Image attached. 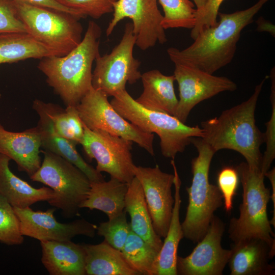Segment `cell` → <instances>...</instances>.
Wrapping results in <instances>:
<instances>
[{
    "label": "cell",
    "instance_id": "484cf974",
    "mask_svg": "<svg viewBox=\"0 0 275 275\" xmlns=\"http://www.w3.org/2000/svg\"><path fill=\"white\" fill-rule=\"evenodd\" d=\"M127 189L128 183L112 177L107 181L91 182L81 208L97 209L105 213L108 219L112 218L124 210Z\"/></svg>",
    "mask_w": 275,
    "mask_h": 275
},
{
    "label": "cell",
    "instance_id": "5bb4252c",
    "mask_svg": "<svg viewBox=\"0 0 275 275\" xmlns=\"http://www.w3.org/2000/svg\"><path fill=\"white\" fill-rule=\"evenodd\" d=\"M225 224L214 215L203 237L191 253L177 257L176 268L180 275H222L228 264L231 250L221 245Z\"/></svg>",
    "mask_w": 275,
    "mask_h": 275
},
{
    "label": "cell",
    "instance_id": "d4e9b609",
    "mask_svg": "<svg viewBox=\"0 0 275 275\" xmlns=\"http://www.w3.org/2000/svg\"><path fill=\"white\" fill-rule=\"evenodd\" d=\"M88 275H140L127 261L121 251L104 240L96 244L83 243Z\"/></svg>",
    "mask_w": 275,
    "mask_h": 275
},
{
    "label": "cell",
    "instance_id": "f546056e",
    "mask_svg": "<svg viewBox=\"0 0 275 275\" xmlns=\"http://www.w3.org/2000/svg\"><path fill=\"white\" fill-rule=\"evenodd\" d=\"M164 15L161 25L164 30L173 28L192 29L196 22V8L190 0H157Z\"/></svg>",
    "mask_w": 275,
    "mask_h": 275
},
{
    "label": "cell",
    "instance_id": "ffe728a7",
    "mask_svg": "<svg viewBox=\"0 0 275 275\" xmlns=\"http://www.w3.org/2000/svg\"><path fill=\"white\" fill-rule=\"evenodd\" d=\"M41 262L50 275H86L83 244L69 241H41Z\"/></svg>",
    "mask_w": 275,
    "mask_h": 275
},
{
    "label": "cell",
    "instance_id": "4316f807",
    "mask_svg": "<svg viewBox=\"0 0 275 275\" xmlns=\"http://www.w3.org/2000/svg\"><path fill=\"white\" fill-rule=\"evenodd\" d=\"M56 56L28 33L0 34V65Z\"/></svg>",
    "mask_w": 275,
    "mask_h": 275
},
{
    "label": "cell",
    "instance_id": "4dcf8cb0",
    "mask_svg": "<svg viewBox=\"0 0 275 275\" xmlns=\"http://www.w3.org/2000/svg\"><path fill=\"white\" fill-rule=\"evenodd\" d=\"M23 240L14 207L0 194V241L12 245L21 244Z\"/></svg>",
    "mask_w": 275,
    "mask_h": 275
},
{
    "label": "cell",
    "instance_id": "d6a6232c",
    "mask_svg": "<svg viewBox=\"0 0 275 275\" xmlns=\"http://www.w3.org/2000/svg\"><path fill=\"white\" fill-rule=\"evenodd\" d=\"M271 81L270 100L271 104V114L270 119L265 123L266 130L264 133V142L266 150L262 155L261 172L264 174L269 170L275 158V73L271 72Z\"/></svg>",
    "mask_w": 275,
    "mask_h": 275
},
{
    "label": "cell",
    "instance_id": "ab89813d",
    "mask_svg": "<svg viewBox=\"0 0 275 275\" xmlns=\"http://www.w3.org/2000/svg\"><path fill=\"white\" fill-rule=\"evenodd\" d=\"M197 11L201 10L206 4L207 0H193Z\"/></svg>",
    "mask_w": 275,
    "mask_h": 275
},
{
    "label": "cell",
    "instance_id": "52a82bcc",
    "mask_svg": "<svg viewBox=\"0 0 275 275\" xmlns=\"http://www.w3.org/2000/svg\"><path fill=\"white\" fill-rule=\"evenodd\" d=\"M44 155L39 168L31 179L50 188L52 198L47 202L60 209L65 218L79 215L81 205L86 199L90 181L77 167L62 157L50 152L41 151Z\"/></svg>",
    "mask_w": 275,
    "mask_h": 275
},
{
    "label": "cell",
    "instance_id": "ba28073f",
    "mask_svg": "<svg viewBox=\"0 0 275 275\" xmlns=\"http://www.w3.org/2000/svg\"><path fill=\"white\" fill-rule=\"evenodd\" d=\"M14 3L28 33L56 56L67 54L81 41L82 26L78 17L50 9Z\"/></svg>",
    "mask_w": 275,
    "mask_h": 275
},
{
    "label": "cell",
    "instance_id": "4fadbf2b",
    "mask_svg": "<svg viewBox=\"0 0 275 275\" xmlns=\"http://www.w3.org/2000/svg\"><path fill=\"white\" fill-rule=\"evenodd\" d=\"M174 65L173 75L178 85L179 99L174 116L184 123L200 102L221 92L237 89L236 84L225 76L213 75L184 64Z\"/></svg>",
    "mask_w": 275,
    "mask_h": 275
},
{
    "label": "cell",
    "instance_id": "9c48e42d",
    "mask_svg": "<svg viewBox=\"0 0 275 275\" xmlns=\"http://www.w3.org/2000/svg\"><path fill=\"white\" fill-rule=\"evenodd\" d=\"M135 37L131 22H127L120 42L109 53L95 59L92 72V87L108 96H114L126 89L127 83L135 84L141 79V62L133 56Z\"/></svg>",
    "mask_w": 275,
    "mask_h": 275
},
{
    "label": "cell",
    "instance_id": "f35d334b",
    "mask_svg": "<svg viewBox=\"0 0 275 275\" xmlns=\"http://www.w3.org/2000/svg\"><path fill=\"white\" fill-rule=\"evenodd\" d=\"M257 23L258 24V31L268 32L272 36H274V26L271 22L266 20L262 17H260L257 21Z\"/></svg>",
    "mask_w": 275,
    "mask_h": 275
},
{
    "label": "cell",
    "instance_id": "3957f363",
    "mask_svg": "<svg viewBox=\"0 0 275 275\" xmlns=\"http://www.w3.org/2000/svg\"><path fill=\"white\" fill-rule=\"evenodd\" d=\"M101 33L100 26L90 21L81 41L72 51L40 59L38 68L66 106H77L92 88V66L100 54Z\"/></svg>",
    "mask_w": 275,
    "mask_h": 275
},
{
    "label": "cell",
    "instance_id": "6da1fadb",
    "mask_svg": "<svg viewBox=\"0 0 275 275\" xmlns=\"http://www.w3.org/2000/svg\"><path fill=\"white\" fill-rule=\"evenodd\" d=\"M269 0H258L250 8L231 13H219L216 25L206 29L186 48L170 47L167 53L172 62L197 68L210 74L233 60L242 30Z\"/></svg>",
    "mask_w": 275,
    "mask_h": 275
},
{
    "label": "cell",
    "instance_id": "7402d4cb",
    "mask_svg": "<svg viewBox=\"0 0 275 275\" xmlns=\"http://www.w3.org/2000/svg\"><path fill=\"white\" fill-rule=\"evenodd\" d=\"M171 164L173 167L174 175V204L167 233L156 262L154 275L177 274L176 268L177 251L180 241L184 237L180 222L181 181L174 159L171 160Z\"/></svg>",
    "mask_w": 275,
    "mask_h": 275
},
{
    "label": "cell",
    "instance_id": "ac0fdd59",
    "mask_svg": "<svg viewBox=\"0 0 275 275\" xmlns=\"http://www.w3.org/2000/svg\"><path fill=\"white\" fill-rule=\"evenodd\" d=\"M33 108L39 116L36 127L40 136L41 148L62 157L74 164L87 176L90 182L104 181L101 173L88 163L77 152L76 144L56 132L51 120L36 100L33 101Z\"/></svg>",
    "mask_w": 275,
    "mask_h": 275
},
{
    "label": "cell",
    "instance_id": "7a4b0ae2",
    "mask_svg": "<svg viewBox=\"0 0 275 275\" xmlns=\"http://www.w3.org/2000/svg\"><path fill=\"white\" fill-rule=\"evenodd\" d=\"M265 77L245 101L223 111L221 115L201 123V138L216 153L223 149L235 151L245 159L250 168L261 171V145L264 133L258 128L255 112Z\"/></svg>",
    "mask_w": 275,
    "mask_h": 275
},
{
    "label": "cell",
    "instance_id": "74e56055",
    "mask_svg": "<svg viewBox=\"0 0 275 275\" xmlns=\"http://www.w3.org/2000/svg\"><path fill=\"white\" fill-rule=\"evenodd\" d=\"M30 5L50 9L73 15L78 18H84L77 11L59 3L57 0H13Z\"/></svg>",
    "mask_w": 275,
    "mask_h": 275
},
{
    "label": "cell",
    "instance_id": "8992f818",
    "mask_svg": "<svg viewBox=\"0 0 275 275\" xmlns=\"http://www.w3.org/2000/svg\"><path fill=\"white\" fill-rule=\"evenodd\" d=\"M110 103L122 117L142 131L157 134L161 153L166 158L174 159L191 143L193 138L203 136L199 126H190L173 115L145 108L126 89L113 96Z\"/></svg>",
    "mask_w": 275,
    "mask_h": 275
},
{
    "label": "cell",
    "instance_id": "d6986e66",
    "mask_svg": "<svg viewBox=\"0 0 275 275\" xmlns=\"http://www.w3.org/2000/svg\"><path fill=\"white\" fill-rule=\"evenodd\" d=\"M234 243L228 262L231 275L275 274L274 266L269 263L270 249L266 242L250 238Z\"/></svg>",
    "mask_w": 275,
    "mask_h": 275
},
{
    "label": "cell",
    "instance_id": "5b68a950",
    "mask_svg": "<svg viewBox=\"0 0 275 275\" xmlns=\"http://www.w3.org/2000/svg\"><path fill=\"white\" fill-rule=\"evenodd\" d=\"M236 169L242 186V202L239 217L230 220L229 237L234 242L250 238L263 240L269 246L272 258L275 239L267 213L271 194L264 182L265 176L261 171L250 168L246 162H241Z\"/></svg>",
    "mask_w": 275,
    "mask_h": 275
},
{
    "label": "cell",
    "instance_id": "8fae6325",
    "mask_svg": "<svg viewBox=\"0 0 275 275\" xmlns=\"http://www.w3.org/2000/svg\"><path fill=\"white\" fill-rule=\"evenodd\" d=\"M80 143L89 159H95L96 170L129 183L134 177L131 150L133 142L102 130H92L83 124Z\"/></svg>",
    "mask_w": 275,
    "mask_h": 275
},
{
    "label": "cell",
    "instance_id": "9a60e30c",
    "mask_svg": "<svg viewBox=\"0 0 275 275\" xmlns=\"http://www.w3.org/2000/svg\"><path fill=\"white\" fill-rule=\"evenodd\" d=\"M133 171L142 185L154 230L164 238L174 204L172 194L174 175L162 172L157 165L153 168L134 165Z\"/></svg>",
    "mask_w": 275,
    "mask_h": 275
},
{
    "label": "cell",
    "instance_id": "1f68e13d",
    "mask_svg": "<svg viewBox=\"0 0 275 275\" xmlns=\"http://www.w3.org/2000/svg\"><path fill=\"white\" fill-rule=\"evenodd\" d=\"M131 228L125 210L116 216L97 226L98 235L103 237L113 248L121 251L130 232Z\"/></svg>",
    "mask_w": 275,
    "mask_h": 275
},
{
    "label": "cell",
    "instance_id": "8d00e7d4",
    "mask_svg": "<svg viewBox=\"0 0 275 275\" xmlns=\"http://www.w3.org/2000/svg\"><path fill=\"white\" fill-rule=\"evenodd\" d=\"M224 1L207 0L201 10H196L195 24L190 34L193 40L203 30L216 24L219 8Z\"/></svg>",
    "mask_w": 275,
    "mask_h": 275
},
{
    "label": "cell",
    "instance_id": "836d02e7",
    "mask_svg": "<svg viewBox=\"0 0 275 275\" xmlns=\"http://www.w3.org/2000/svg\"><path fill=\"white\" fill-rule=\"evenodd\" d=\"M61 4L78 12L84 18L99 19L113 12L117 0H57Z\"/></svg>",
    "mask_w": 275,
    "mask_h": 275
},
{
    "label": "cell",
    "instance_id": "7c38bea8",
    "mask_svg": "<svg viewBox=\"0 0 275 275\" xmlns=\"http://www.w3.org/2000/svg\"><path fill=\"white\" fill-rule=\"evenodd\" d=\"M113 18L106 30L109 36L121 21L126 18L132 20L135 45L145 50L167 41L161 25L163 15L158 9L157 0H117L114 6Z\"/></svg>",
    "mask_w": 275,
    "mask_h": 275
},
{
    "label": "cell",
    "instance_id": "603a6c76",
    "mask_svg": "<svg viewBox=\"0 0 275 275\" xmlns=\"http://www.w3.org/2000/svg\"><path fill=\"white\" fill-rule=\"evenodd\" d=\"M10 160L0 154V194L13 207H30L36 202L52 198L53 192L50 188H35L13 174L9 168Z\"/></svg>",
    "mask_w": 275,
    "mask_h": 275
},
{
    "label": "cell",
    "instance_id": "30bf717a",
    "mask_svg": "<svg viewBox=\"0 0 275 275\" xmlns=\"http://www.w3.org/2000/svg\"><path fill=\"white\" fill-rule=\"evenodd\" d=\"M108 96L93 87L76 106L82 124L92 130H102L132 142L153 156L154 134L144 132L122 117L113 107Z\"/></svg>",
    "mask_w": 275,
    "mask_h": 275
},
{
    "label": "cell",
    "instance_id": "cb8c5ba5",
    "mask_svg": "<svg viewBox=\"0 0 275 275\" xmlns=\"http://www.w3.org/2000/svg\"><path fill=\"white\" fill-rule=\"evenodd\" d=\"M124 210L130 217L131 230L159 252L163 241L154 230L142 185L135 176L128 184Z\"/></svg>",
    "mask_w": 275,
    "mask_h": 275
},
{
    "label": "cell",
    "instance_id": "e575fe53",
    "mask_svg": "<svg viewBox=\"0 0 275 275\" xmlns=\"http://www.w3.org/2000/svg\"><path fill=\"white\" fill-rule=\"evenodd\" d=\"M239 175L236 168L225 167L219 172L217 187L224 201L225 209L227 212L233 208V201L239 183Z\"/></svg>",
    "mask_w": 275,
    "mask_h": 275
},
{
    "label": "cell",
    "instance_id": "d590c367",
    "mask_svg": "<svg viewBox=\"0 0 275 275\" xmlns=\"http://www.w3.org/2000/svg\"><path fill=\"white\" fill-rule=\"evenodd\" d=\"M28 33L13 0H0V34Z\"/></svg>",
    "mask_w": 275,
    "mask_h": 275
},
{
    "label": "cell",
    "instance_id": "f1b7e54d",
    "mask_svg": "<svg viewBox=\"0 0 275 275\" xmlns=\"http://www.w3.org/2000/svg\"><path fill=\"white\" fill-rule=\"evenodd\" d=\"M121 252L130 266L140 275H154L159 252L131 230Z\"/></svg>",
    "mask_w": 275,
    "mask_h": 275
},
{
    "label": "cell",
    "instance_id": "277c9868",
    "mask_svg": "<svg viewBox=\"0 0 275 275\" xmlns=\"http://www.w3.org/2000/svg\"><path fill=\"white\" fill-rule=\"evenodd\" d=\"M198 156L191 161V184L186 189L188 204L181 224L184 237L198 242L206 233L214 212L223 205V197L217 186L211 184L209 172L215 152L201 138H193Z\"/></svg>",
    "mask_w": 275,
    "mask_h": 275
},
{
    "label": "cell",
    "instance_id": "44dd1931",
    "mask_svg": "<svg viewBox=\"0 0 275 275\" xmlns=\"http://www.w3.org/2000/svg\"><path fill=\"white\" fill-rule=\"evenodd\" d=\"M141 79L143 91L135 99L136 102L148 109L174 116L178 102L174 90V75H166L153 69L142 74Z\"/></svg>",
    "mask_w": 275,
    "mask_h": 275
},
{
    "label": "cell",
    "instance_id": "83f0119b",
    "mask_svg": "<svg viewBox=\"0 0 275 275\" xmlns=\"http://www.w3.org/2000/svg\"><path fill=\"white\" fill-rule=\"evenodd\" d=\"M52 121L56 132L76 145L80 144L84 128L76 106H66L65 109L51 103L36 99Z\"/></svg>",
    "mask_w": 275,
    "mask_h": 275
},
{
    "label": "cell",
    "instance_id": "e0dca14e",
    "mask_svg": "<svg viewBox=\"0 0 275 275\" xmlns=\"http://www.w3.org/2000/svg\"><path fill=\"white\" fill-rule=\"evenodd\" d=\"M40 148V136L36 127L22 132H12L0 123V154L13 160L19 170L30 177L41 166Z\"/></svg>",
    "mask_w": 275,
    "mask_h": 275
},
{
    "label": "cell",
    "instance_id": "2e32d148",
    "mask_svg": "<svg viewBox=\"0 0 275 275\" xmlns=\"http://www.w3.org/2000/svg\"><path fill=\"white\" fill-rule=\"evenodd\" d=\"M14 209L22 235L40 241H69L77 235L93 238L96 232L97 226L84 218L67 223L59 222L53 215L54 207L45 211H34L30 207Z\"/></svg>",
    "mask_w": 275,
    "mask_h": 275
}]
</instances>
